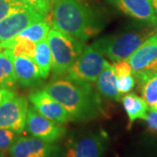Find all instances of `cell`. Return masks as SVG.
I'll return each instance as SVG.
<instances>
[{
	"label": "cell",
	"instance_id": "obj_14",
	"mask_svg": "<svg viewBox=\"0 0 157 157\" xmlns=\"http://www.w3.org/2000/svg\"><path fill=\"white\" fill-rule=\"evenodd\" d=\"M14 70L17 81L24 87L34 86L44 79L35 60L26 56L14 57Z\"/></svg>",
	"mask_w": 157,
	"mask_h": 157
},
{
	"label": "cell",
	"instance_id": "obj_21",
	"mask_svg": "<svg viewBox=\"0 0 157 157\" xmlns=\"http://www.w3.org/2000/svg\"><path fill=\"white\" fill-rule=\"evenodd\" d=\"M142 98L149 109L157 110V74L147 80L141 86Z\"/></svg>",
	"mask_w": 157,
	"mask_h": 157
},
{
	"label": "cell",
	"instance_id": "obj_28",
	"mask_svg": "<svg viewBox=\"0 0 157 157\" xmlns=\"http://www.w3.org/2000/svg\"><path fill=\"white\" fill-rule=\"evenodd\" d=\"M16 96H17L16 93L11 91V89L0 87V106L6 101H9Z\"/></svg>",
	"mask_w": 157,
	"mask_h": 157
},
{
	"label": "cell",
	"instance_id": "obj_15",
	"mask_svg": "<svg viewBox=\"0 0 157 157\" xmlns=\"http://www.w3.org/2000/svg\"><path fill=\"white\" fill-rule=\"evenodd\" d=\"M96 87L100 94L106 99L118 101L121 98L117 88V77L114 68L108 62L97 78Z\"/></svg>",
	"mask_w": 157,
	"mask_h": 157
},
{
	"label": "cell",
	"instance_id": "obj_1",
	"mask_svg": "<svg viewBox=\"0 0 157 157\" xmlns=\"http://www.w3.org/2000/svg\"><path fill=\"white\" fill-rule=\"evenodd\" d=\"M44 90L66 108L72 121H86L102 113L100 96L88 82L62 76L52 78Z\"/></svg>",
	"mask_w": 157,
	"mask_h": 157
},
{
	"label": "cell",
	"instance_id": "obj_4",
	"mask_svg": "<svg viewBox=\"0 0 157 157\" xmlns=\"http://www.w3.org/2000/svg\"><path fill=\"white\" fill-rule=\"evenodd\" d=\"M47 40L52 58V78L65 76L84 50V42L53 28L50 30Z\"/></svg>",
	"mask_w": 157,
	"mask_h": 157
},
{
	"label": "cell",
	"instance_id": "obj_30",
	"mask_svg": "<svg viewBox=\"0 0 157 157\" xmlns=\"http://www.w3.org/2000/svg\"><path fill=\"white\" fill-rule=\"evenodd\" d=\"M150 2H151L152 4H153V6H154V7L155 6V5H156V1L157 0H149Z\"/></svg>",
	"mask_w": 157,
	"mask_h": 157
},
{
	"label": "cell",
	"instance_id": "obj_33",
	"mask_svg": "<svg viewBox=\"0 0 157 157\" xmlns=\"http://www.w3.org/2000/svg\"><path fill=\"white\" fill-rule=\"evenodd\" d=\"M155 11H156V14H157V1H156V5L155 6Z\"/></svg>",
	"mask_w": 157,
	"mask_h": 157
},
{
	"label": "cell",
	"instance_id": "obj_7",
	"mask_svg": "<svg viewBox=\"0 0 157 157\" xmlns=\"http://www.w3.org/2000/svg\"><path fill=\"white\" fill-rule=\"evenodd\" d=\"M25 128L32 136L50 143L61 139L67 133L61 124L43 116L33 107L28 108Z\"/></svg>",
	"mask_w": 157,
	"mask_h": 157
},
{
	"label": "cell",
	"instance_id": "obj_11",
	"mask_svg": "<svg viewBox=\"0 0 157 157\" xmlns=\"http://www.w3.org/2000/svg\"><path fill=\"white\" fill-rule=\"evenodd\" d=\"M106 146L103 134L88 133L68 140L65 157H102Z\"/></svg>",
	"mask_w": 157,
	"mask_h": 157
},
{
	"label": "cell",
	"instance_id": "obj_19",
	"mask_svg": "<svg viewBox=\"0 0 157 157\" xmlns=\"http://www.w3.org/2000/svg\"><path fill=\"white\" fill-rule=\"evenodd\" d=\"M3 48H8L13 52L15 56L23 55L34 59L35 58V51H36V44L26 39H23L19 37H16L14 39L6 40L4 42H0Z\"/></svg>",
	"mask_w": 157,
	"mask_h": 157
},
{
	"label": "cell",
	"instance_id": "obj_13",
	"mask_svg": "<svg viewBox=\"0 0 157 157\" xmlns=\"http://www.w3.org/2000/svg\"><path fill=\"white\" fill-rule=\"evenodd\" d=\"M124 14L154 26L157 25L155 9L149 0H106Z\"/></svg>",
	"mask_w": 157,
	"mask_h": 157
},
{
	"label": "cell",
	"instance_id": "obj_3",
	"mask_svg": "<svg viewBox=\"0 0 157 157\" xmlns=\"http://www.w3.org/2000/svg\"><path fill=\"white\" fill-rule=\"evenodd\" d=\"M154 25L133 28L108 35L94 42L103 55L113 62L128 59L147 38L155 33Z\"/></svg>",
	"mask_w": 157,
	"mask_h": 157
},
{
	"label": "cell",
	"instance_id": "obj_16",
	"mask_svg": "<svg viewBox=\"0 0 157 157\" xmlns=\"http://www.w3.org/2000/svg\"><path fill=\"white\" fill-rule=\"evenodd\" d=\"M121 101L128 117V128L132 127L136 120L146 119L149 108L143 98L136 95L135 94H128L124 96Z\"/></svg>",
	"mask_w": 157,
	"mask_h": 157
},
{
	"label": "cell",
	"instance_id": "obj_27",
	"mask_svg": "<svg viewBox=\"0 0 157 157\" xmlns=\"http://www.w3.org/2000/svg\"><path fill=\"white\" fill-rule=\"evenodd\" d=\"M148 129L157 134V110L149 109V112L147 113V117L145 119Z\"/></svg>",
	"mask_w": 157,
	"mask_h": 157
},
{
	"label": "cell",
	"instance_id": "obj_32",
	"mask_svg": "<svg viewBox=\"0 0 157 157\" xmlns=\"http://www.w3.org/2000/svg\"><path fill=\"white\" fill-rule=\"evenodd\" d=\"M4 48H3V46H2V45H1V43H0V52H2V50H3Z\"/></svg>",
	"mask_w": 157,
	"mask_h": 157
},
{
	"label": "cell",
	"instance_id": "obj_9",
	"mask_svg": "<svg viewBox=\"0 0 157 157\" xmlns=\"http://www.w3.org/2000/svg\"><path fill=\"white\" fill-rule=\"evenodd\" d=\"M11 157H59L60 148L34 136L17 137L9 148Z\"/></svg>",
	"mask_w": 157,
	"mask_h": 157
},
{
	"label": "cell",
	"instance_id": "obj_20",
	"mask_svg": "<svg viewBox=\"0 0 157 157\" xmlns=\"http://www.w3.org/2000/svg\"><path fill=\"white\" fill-rule=\"evenodd\" d=\"M50 30L51 25L46 20H44V21L34 23L27 28L24 29L21 33H19L17 37L29 39L34 43H38L39 41L47 39Z\"/></svg>",
	"mask_w": 157,
	"mask_h": 157
},
{
	"label": "cell",
	"instance_id": "obj_10",
	"mask_svg": "<svg viewBox=\"0 0 157 157\" xmlns=\"http://www.w3.org/2000/svg\"><path fill=\"white\" fill-rule=\"evenodd\" d=\"M44 20L46 17L29 7L15 11L0 21V42L14 39L24 29Z\"/></svg>",
	"mask_w": 157,
	"mask_h": 157
},
{
	"label": "cell",
	"instance_id": "obj_22",
	"mask_svg": "<svg viewBox=\"0 0 157 157\" xmlns=\"http://www.w3.org/2000/svg\"><path fill=\"white\" fill-rule=\"evenodd\" d=\"M27 7L20 0H0V21L11 13Z\"/></svg>",
	"mask_w": 157,
	"mask_h": 157
},
{
	"label": "cell",
	"instance_id": "obj_24",
	"mask_svg": "<svg viewBox=\"0 0 157 157\" xmlns=\"http://www.w3.org/2000/svg\"><path fill=\"white\" fill-rule=\"evenodd\" d=\"M25 6L30 7L34 11H38L40 14L47 17L52 8V5L45 0H20Z\"/></svg>",
	"mask_w": 157,
	"mask_h": 157
},
{
	"label": "cell",
	"instance_id": "obj_18",
	"mask_svg": "<svg viewBox=\"0 0 157 157\" xmlns=\"http://www.w3.org/2000/svg\"><path fill=\"white\" fill-rule=\"evenodd\" d=\"M34 60L39 67L42 78L45 79L49 76L52 66V52L47 39L36 43Z\"/></svg>",
	"mask_w": 157,
	"mask_h": 157
},
{
	"label": "cell",
	"instance_id": "obj_25",
	"mask_svg": "<svg viewBox=\"0 0 157 157\" xmlns=\"http://www.w3.org/2000/svg\"><path fill=\"white\" fill-rule=\"evenodd\" d=\"M135 85V78L133 74L126 75L117 78V88L119 93L123 95L128 94L134 88Z\"/></svg>",
	"mask_w": 157,
	"mask_h": 157
},
{
	"label": "cell",
	"instance_id": "obj_12",
	"mask_svg": "<svg viewBox=\"0 0 157 157\" xmlns=\"http://www.w3.org/2000/svg\"><path fill=\"white\" fill-rule=\"evenodd\" d=\"M29 101L40 114L51 121L61 125L72 121L66 108L45 90L34 91L29 95Z\"/></svg>",
	"mask_w": 157,
	"mask_h": 157
},
{
	"label": "cell",
	"instance_id": "obj_17",
	"mask_svg": "<svg viewBox=\"0 0 157 157\" xmlns=\"http://www.w3.org/2000/svg\"><path fill=\"white\" fill-rule=\"evenodd\" d=\"M14 57L13 52L8 48H4L0 52V87L11 89L16 86Z\"/></svg>",
	"mask_w": 157,
	"mask_h": 157
},
{
	"label": "cell",
	"instance_id": "obj_29",
	"mask_svg": "<svg viewBox=\"0 0 157 157\" xmlns=\"http://www.w3.org/2000/svg\"><path fill=\"white\" fill-rule=\"evenodd\" d=\"M45 1H46L47 3H49V4H51V5H52L56 0H45Z\"/></svg>",
	"mask_w": 157,
	"mask_h": 157
},
{
	"label": "cell",
	"instance_id": "obj_5",
	"mask_svg": "<svg viewBox=\"0 0 157 157\" xmlns=\"http://www.w3.org/2000/svg\"><path fill=\"white\" fill-rule=\"evenodd\" d=\"M138 84L142 86L157 74V33L150 36L127 59Z\"/></svg>",
	"mask_w": 157,
	"mask_h": 157
},
{
	"label": "cell",
	"instance_id": "obj_8",
	"mask_svg": "<svg viewBox=\"0 0 157 157\" xmlns=\"http://www.w3.org/2000/svg\"><path fill=\"white\" fill-rule=\"evenodd\" d=\"M28 101L23 96H16L0 106V128L21 134L25 128Z\"/></svg>",
	"mask_w": 157,
	"mask_h": 157
},
{
	"label": "cell",
	"instance_id": "obj_2",
	"mask_svg": "<svg viewBox=\"0 0 157 157\" xmlns=\"http://www.w3.org/2000/svg\"><path fill=\"white\" fill-rule=\"evenodd\" d=\"M50 23L53 29L83 42L104 26L100 14L83 0H56L51 8Z\"/></svg>",
	"mask_w": 157,
	"mask_h": 157
},
{
	"label": "cell",
	"instance_id": "obj_23",
	"mask_svg": "<svg viewBox=\"0 0 157 157\" xmlns=\"http://www.w3.org/2000/svg\"><path fill=\"white\" fill-rule=\"evenodd\" d=\"M17 134L9 129L0 128V151L9 150L12 143L17 138Z\"/></svg>",
	"mask_w": 157,
	"mask_h": 157
},
{
	"label": "cell",
	"instance_id": "obj_31",
	"mask_svg": "<svg viewBox=\"0 0 157 157\" xmlns=\"http://www.w3.org/2000/svg\"><path fill=\"white\" fill-rule=\"evenodd\" d=\"M0 157H5V155H4V153L2 151H0Z\"/></svg>",
	"mask_w": 157,
	"mask_h": 157
},
{
	"label": "cell",
	"instance_id": "obj_6",
	"mask_svg": "<svg viewBox=\"0 0 157 157\" xmlns=\"http://www.w3.org/2000/svg\"><path fill=\"white\" fill-rule=\"evenodd\" d=\"M107 63L101 51L93 44L85 47L65 76L82 82H94Z\"/></svg>",
	"mask_w": 157,
	"mask_h": 157
},
{
	"label": "cell",
	"instance_id": "obj_26",
	"mask_svg": "<svg viewBox=\"0 0 157 157\" xmlns=\"http://www.w3.org/2000/svg\"><path fill=\"white\" fill-rule=\"evenodd\" d=\"M113 68H114L115 74H116L117 78L122 77V76H126V75L133 74L132 73V68L130 67L128 61L126 60V59L121 60V61L114 62Z\"/></svg>",
	"mask_w": 157,
	"mask_h": 157
}]
</instances>
